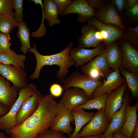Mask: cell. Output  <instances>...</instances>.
Segmentation results:
<instances>
[{"mask_svg": "<svg viewBox=\"0 0 138 138\" xmlns=\"http://www.w3.org/2000/svg\"><path fill=\"white\" fill-rule=\"evenodd\" d=\"M54 98L50 94L44 96L34 113L11 130L10 138H36L50 129L56 115L57 103Z\"/></svg>", "mask_w": 138, "mask_h": 138, "instance_id": "6da1fadb", "label": "cell"}, {"mask_svg": "<svg viewBox=\"0 0 138 138\" xmlns=\"http://www.w3.org/2000/svg\"><path fill=\"white\" fill-rule=\"evenodd\" d=\"M73 45V42H70L64 50L57 53L50 55H43L37 50L36 44L29 51L34 55L36 61V65L33 73L29 76V78L32 80L38 79L41 69L45 65H56L60 68L56 73L57 78L61 80L66 78L69 69L75 64V62L70 55V52Z\"/></svg>", "mask_w": 138, "mask_h": 138, "instance_id": "7a4b0ae2", "label": "cell"}, {"mask_svg": "<svg viewBox=\"0 0 138 138\" xmlns=\"http://www.w3.org/2000/svg\"><path fill=\"white\" fill-rule=\"evenodd\" d=\"M38 90L33 83L28 84L18 92L17 98L9 111L0 117V128L10 134L11 130L16 125L17 114L24 100L29 97L36 94Z\"/></svg>", "mask_w": 138, "mask_h": 138, "instance_id": "3957f363", "label": "cell"}, {"mask_svg": "<svg viewBox=\"0 0 138 138\" xmlns=\"http://www.w3.org/2000/svg\"><path fill=\"white\" fill-rule=\"evenodd\" d=\"M61 82L63 84L64 90L73 87L79 88L85 92L90 99L94 90L103 83L99 79L81 74L77 71L73 72L66 78L61 80Z\"/></svg>", "mask_w": 138, "mask_h": 138, "instance_id": "277c9868", "label": "cell"}, {"mask_svg": "<svg viewBox=\"0 0 138 138\" xmlns=\"http://www.w3.org/2000/svg\"><path fill=\"white\" fill-rule=\"evenodd\" d=\"M106 53L105 49L103 52L79 68L78 70H81L84 75L95 79H99L101 77L107 78L113 71L107 62Z\"/></svg>", "mask_w": 138, "mask_h": 138, "instance_id": "5b68a950", "label": "cell"}, {"mask_svg": "<svg viewBox=\"0 0 138 138\" xmlns=\"http://www.w3.org/2000/svg\"><path fill=\"white\" fill-rule=\"evenodd\" d=\"M74 122L72 111L57 103L56 115L50 129L66 133L69 137L74 131L71 123Z\"/></svg>", "mask_w": 138, "mask_h": 138, "instance_id": "8992f818", "label": "cell"}, {"mask_svg": "<svg viewBox=\"0 0 138 138\" xmlns=\"http://www.w3.org/2000/svg\"><path fill=\"white\" fill-rule=\"evenodd\" d=\"M0 74L10 81L18 91L28 84L27 74L24 68L0 62Z\"/></svg>", "mask_w": 138, "mask_h": 138, "instance_id": "52a82bcc", "label": "cell"}, {"mask_svg": "<svg viewBox=\"0 0 138 138\" xmlns=\"http://www.w3.org/2000/svg\"><path fill=\"white\" fill-rule=\"evenodd\" d=\"M109 125L104 110H98L95 113L91 120L82 128L77 138L102 134L107 130Z\"/></svg>", "mask_w": 138, "mask_h": 138, "instance_id": "ba28073f", "label": "cell"}, {"mask_svg": "<svg viewBox=\"0 0 138 138\" xmlns=\"http://www.w3.org/2000/svg\"><path fill=\"white\" fill-rule=\"evenodd\" d=\"M106 48L103 43L92 49L78 46L72 48L70 52V55L75 62V67L79 68L83 66L94 57L103 52Z\"/></svg>", "mask_w": 138, "mask_h": 138, "instance_id": "9c48e42d", "label": "cell"}, {"mask_svg": "<svg viewBox=\"0 0 138 138\" xmlns=\"http://www.w3.org/2000/svg\"><path fill=\"white\" fill-rule=\"evenodd\" d=\"M64 90L59 102L71 111L84 104L90 99L85 92L79 88L73 87Z\"/></svg>", "mask_w": 138, "mask_h": 138, "instance_id": "30bf717a", "label": "cell"}, {"mask_svg": "<svg viewBox=\"0 0 138 138\" xmlns=\"http://www.w3.org/2000/svg\"><path fill=\"white\" fill-rule=\"evenodd\" d=\"M122 53L121 67L131 72L138 73V51L125 40L120 42Z\"/></svg>", "mask_w": 138, "mask_h": 138, "instance_id": "8fae6325", "label": "cell"}, {"mask_svg": "<svg viewBox=\"0 0 138 138\" xmlns=\"http://www.w3.org/2000/svg\"><path fill=\"white\" fill-rule=\"evenodd\" d=\"M127 86L126 83L118 87L109 94L107 99L104 112L109 124L113 115L121 107L123 94Z\"/></svg>", "mask_w": 138, "mask_h": 138, "instance_id": "7c38bea8", "label": "cell"}, {"mask_svg": "<svg viewBox=\"0 0 138 138\" xmlns=\"http://www.w3.org/2000/svg\"><path fill=\"white\" fill-rule=\"evenodd\" d=\"M43 97L41 92L38 90L36 94L24 100L17 114L16 125L21 123L34 113Z\"/></svg>", "mask_w": 138, "mask_h": 138, "instance_id": "4fadbf2b", "label": "cell"}, {"mask_svg": "<svg viewBox=\"0 0 138 138\" xmlns=\"http://www.w3.org/2000/svg\"><path fill=\"white\" fill-rule=\"evenodd\" d=\"M72 13L77 14L78 21L84 23L94 17L96 12L94 8L88 4L87 0H76L73 1L61 15L64 16Z\"/></svg>", "mask_w": 138, "mask_h": 138, "instance_id": "5bb4252c", "label": "cell"}, {"mask_svg": "<svg viewBox=\"0 0 138 138\" xmlns=\"http://www.w3.org/2000/svg\"><path fill=\"white\" fill-rule=\"evenodd\" d=\"M88 23L95 26L101 32L106 47L123 37L124 31L120 28L112 25L104 24L95 17L91 18Z\"/></svg>", "mask_w": 138, "mask_h": 138, "instance_id": "9a60e30c", "label": "cell"}, {"mask_svg": "<svg viewBox=\"0 0 138 138\" xmlns=\"http://www.w3.org/2000/svg\"><path fill=\"white\" fill-rule=\"evenodd\" d=\"M106 80L94 91L91 99L106 94H110L120 86L126 83L121 76L119 69L113 71L106 78Z\"/></svg>", "mask_w": 138, "mask_h": 138, "instance_id": "2e32d148", "label": "cell"}, {"mask_svg": "<svg viewBox=\"0 0 138 138\" xmlns=\"http://www.w3.org/2000/svg\"><path fill=\"white\" fill-rule=\"evenodd\" d=\"M102 22L106 24L112 25L118 27L124 31L125 28L120 17L118 15L111 2L99 10L94 16Z\"/></svg>", "mask_w": 138, "mask_h": 138, "instance_id": "e0dca14e", "label": "cell"}, {"mask_svg": "<svg viewBox=\"0 0 138 138\" xmlns=\"http://www.w3.org/2000/svg\"><path fill=\"white\" fill-rule=\"evenodd\" d=\"M11 83L0 74V102L9 109L16 101L19 92Z\"/></svg>", "mask_w": 138, "mask_h": 138, "instance_id": "ac0fdd59", "label": "cell"}, {"mask_svg": "<svg viewBox=\"0 0 138 138\" xmlns=\"http://www.w3.org/2000/svg\"><path fill=\"white\" fill-rule=\"evenodd\" d=\"M127 96L123 97L121 107L113 115L107 130L101 135L100 138H104L107 135L119 131L125 122L126 118V108L128 103Z\"/></svg>", "mask_w": 138, "mask_h": 138, "instance_id": "d6986e66", "label": "cell"}, {"mask_svg": "<svg viewBox=\"0 0 138 138\" xmlns=\"http://www.w3.org/2000/svg\"><path fill=\"white\" fill-rule=\"evenodd\" d=\"M97 30L96 27L88 23L83 25L81 29L82 35L77 40L78 46L95 48L102 43L96 38L95 33Z\"/></svg>", "mask_w": 138, "mask_h": 138, "instance_id": "ffe728a7", "label": "cell"}, {"mask_svg": "<svg viewBox=\"0 0 138 138\" xmlns=\"http://www.w3.org/2000/svg\"><path fill=\"white\" fill-rule=\"evenodd\" d=\"M138 107L137 102L134 105L128 104L126 108V118L123 126L119 131L127 138H131L134 130L138 121L137 111Z\"/></svg>", "mask_w": 138, "mask_h": 138, "instance_id": "44dd1931", "label": "cell"}, {"mask_svg": "<svg viewBox=\"0 0 138 138\" xmlns=\"http://www.w3.org/2000/svg\"><path fill=\"white\" fill-rule=\"evenodd\" d=\"M75 125V128L70 138H77L82 128L88 123L94 116V112L86 111L82 109L74 108L72 110Z\"/></svg>", "mask_w": 138, "mask_h": 138, "instance_id": "7402d4cb", "label": "cell"}, {"mask_svg": "<svg viewBox=\"0 0 138 138\" xmlns=\"http://www.w3.org/2000/svg\"><path fill=\"white\" fill-rule=\"evenodd\" d=\"M106 59L110 67L113 71L121 67L122 51L120 46L115 42L110 44L106 49Z\"/></svg>", "mask_w": 138, "mask_h": 138, "instance_id": "603a6c76", "label": "cell"}, {"mask_svg": "<svg viewBox=\"0 0 138 138\" xmlns=\"http://www.w3.org/2000/svg\"><path fill=\"white\" fill-rule=\"evenodd\" d=\"M45 18L50 26L60 24L61 21L59 18L57 7L53 0H44L43 2Z\"/></svg>", "mask_w": 138, "mask_h": 138, "instance_id": "cb8c5ba5", "label": "cell"}, {"mask_svg": "<svg viewBox=\"0 0 138 138\" xmlns=\"http://www.w3.org/2000/svg\"><path fill=\"white\" fill-rule=\"evenodd\" d=\"M17 36L19 39L21 46L20 49L24 54H26L31 48L30 45V29L25 22L19 23Z\"/></svg>", "mask_w": 138, "mask_h": 138, "instance_id": "d4e9b609", "label": "cell"}, {"mask_svg": "<svg viewBox=\"0 0 138 138\" xmlns=\"http://www.w3.org/2000/svg\"><path fill=\"white\" fill-rule=\"evenodd\" d=\"M26 57L24 54H18L11 49L8 53H0V62L5 64H12L23 68Z\"/></svg>", "mask_w": 138, "mask_h": 138, "instance_id": "484cf974", "label": "cell"}, {"mask_svg": "<svg viewBox=\"0 0 138 138\" xmlns=\"http://www.w3.org/2000/svg\"><path fill=\"white\" fill-rule=\"evenodd\" d=\"M119 70L121 74L125 80L132 96L134 98H137L138 97V73L126 71L121 67Z\"/></svg>", "mask_w": 138, "mask_h": 138, "instance_id": "4316f807", "label": "cell"}, {"mask_svg": "<svg viewBox=\"0 0 138 138\" xmlns=\"http://www.w3.org/2000/svg\"><path fill=\"white\" fill-rule=\"evenodd\" d=\"M109 94H106L97 97L89 99L84 104L75 108L89 110L96 109L98 110H104L106 100Z\"/></svg>", "mask_w": 138, "mask_h": 138, "instance_id": "83f0119b", "label": "cell"}, {"mask_svg": "<svg viewBox=\"0 0 138 138\" xmlns=\"http://www.w3.org/2000/svg\"><path fill=\"white\" fill-rule=\"evenodd\" d=\"M19 24L14 16L8 15H0V31L5 34H9Z\"/></svg>", "mask_w": 138, "mask_h": 138, "instance_id": "f1b7e54d", "label": "cell"}, {"mask_svg": "<svg viewBox=\"0 0 138 138\" xmlns=\"http://www.w3.org/2000/svg\"><path fill=\"white\" fill-rule=\"evenodd\" d=\"M123 37L134 47L138 45V26L125 28Z\"/></svg>", "mask_w": 138, "mask_h": 138, "instance_id": "f546056e", "label": "cell"}, {"mask_svg": "<svg viewBox=\"0 0 138 138\" xmlns=\"http://www.w3.org/2000/svg\"><path fill=\"white\" fill-rule=\"evenodd\" d=\"M14 18L18 23L24 22V15L23 13V1L22 0H12Z\"/></svg>", "mask_w": 138, "mask_h": 138, "instance_id": "4dcf8cb0", "label": "cell"}, {"mask_svg": "<svg viewBox=\"0 0 138 138\" xmlns=\"http://www.w3.org/2000/svg\"><path fill=\"white\" fill-rule=\"evenodd\" d=\"M11 38L9 34H5L0 31V53H8L11 49Z\"/></svg>", "mask_w": 138, "mask_h": 138, "instance_id": "1f68e13d", "label": "cell"}, {"mask_svg": "<svg viewBox=\"0 0 138 138\" xmlns=\"http://www.w3.org/2000/svg\"><path fill=\"white\" fill-rule=\"evenodd\" d=\"M13 9L12 0H0V15H8L14 17Z\"/></svg>", "mask_w": 138, "mask_h": 138, "instance_id": "d6a6232c", "label": "cell"}, {"mask_svg": "<svg viewBox=\"0 0 138 138\" xmlns=\"http://www.w3.org/2000/svg\"><path fill=\"white\" fill-rule=\"evenodd\" d=\"M41 7L42 10V19L41 24L38 29L35 32H32L31 36L34 38H40L43 37L46 33V29L44 24V21L45 18L44 12L43 10V3L41 1L39 3Z\"/></svg>", "mask_w": 138, "mask_h": 138, "instance_id": "836d02e7", "label": "cell"}, {"mask_svg": "<svg viewBox=\"0 0 138 138\" xmlns=\"http://www.w3.org/2000/svg\"><path fill=\"white\" fill-rule=\"evenodd\" d=\"M64 133L50 129L39 135L36 138H66Z\"/></svg>", "mask_w": 138, "mask_h": 138, "instance_id": "e575fe53", "label": "cell"}, {"mask_svg": "<svg viewBox=\"0 0 138 138\" xmlns=\"http://www.w3.org/2000/svg\"><path fill=\"white\" fill-rule=\"evenodd\" d=\"M53 0L57 7L59 15H61L73 2L71 0Z\"/></svg>", "mask_w": 138, "mask_h": 138, "instance_id": "d590c367", "label": "cell"}, {"mask_svg": "<svg viewBox=\"0 0 138 138\" xmlns=\"http://www.w3.org/2000/svg\"><path fill=\"white\" fill-rule=\"evenodd\" d=\"M64 90L62 87L59 84L54 83L50 87V94L54 97H59L62 94Z\"/></svg>", "mask_w": 138, "mask_h": 138, "instance_id": "8d00e7d4", "label": "cell"}, {"mask_svg": "<svg viewBox=\"0 0 138 138\" xmlns=\"http://www.w3.org/2000/svg\"><path fill=\"white\" fill-rule=\"evenodd\" d=\"M111 2L113 4L116 11L120 14L122 13L126 7V0H112Z\"/></svg>", "mask_w": 138, "mask_h": 138, "instance_id": "74e56055", "label": "cell"}, {"mask_svg": "<svg viewBox=\"0 0 138 138\" xmlns=\"http://www.w3.org/2000/svg\"><path fill=\"white\" fill-rule=\"evenodd\" d=\"M88 4L94 8L99 9L103 7L105 5V1L103 0H88Z\"/></svg>", "mask_w": 138, "mask_h": 138, "instance_id": "f35d334b", "label": "cell"}, {"mask_svg": "<svg viewBox=\"0 0 138 138\" xmlns=\"http://www.w3.org/2000/svg\"><path fill=\"white\" fill-rule=\"evenodd\" d=\"M9 109L0 102V117L6 114L9 111Z\"/></svg>", "mask_w": 138, "mask_h": 138, "instance_id": "ab89813d", "label": "cell"}, {"mask_svg": "<svg viewBox=\"0 0 138 138\" xmlns=\"http://www.w3.org/2000/svg\"><path fill=\"white\" fill-rule=\"evenodd\" d=\"M129 12L133 16L138 17V4L132 8L128 9Z\"/></svg>", "mask_w": 138, "mask_h": 138, "instance_id": "60d3db41", "label": "cell"}, {"mask_svg": "<svg viewBox=\"0 0 138 138\" xmlns=\"http://www.w3.org/2000/svg\"><path fill=\"white\" fill-rule=\"evenodd\" d=\"M138 4V0H127L126 7L129 8H132Z\"/></svg>", "mask_w": 138, "mask_h": 138, "instance_id": "b9f144b4", "label": "cell"}, {"mask_svg": "<svg viewBox=\"0 0 138 138\" xmlns=\"http://www.w3.org/2000/svg\"><path fill=\"white\" fill-rule=\"evenodd\" d=\"M131 138H138V121L134 130Z\"/></svg>", "mask_w": 138, "mask_h": 138, "instance_id": "7bdbcfd3", "label": "cell"}, {"mask_svg": "<svg viewBox=\"0 0 138 138\" xmlns=\"http://www.w3.org/2000/svg\"><path fill=\"white\" fill-rule=\"evenodd\" d=\"M113 134L115 138H127L119 131L114 132Z\"/></svg>", "mask_w": 138, "mask_h": 138, "instance_id": "ee69618b", "label": "cell"}, {"mask_svg": "<svg viewBox=\"0 0 138 138\" xmlns=\"http://www.w3.org/2000/svg\"><path fill=\"white\" fill-rule=\"evenodd\" d=\"M100 134L97 135L93 136H88L82 137L79 138H100L101 135ZM66 138H70L68 137H67Z\"/></svg>", "mask_w": 138, "mask_h": 138, "instance_id": "f6af8a7d", "label": "cell"}, {"mask_svg": "<svg viewBox=\"0 0 138 138\" xmlns=\"http://www.w3.org/2000/svg\"><path fill=\"white\" fill-rule=\"evenodd\" d=\"M0 138H8L4 133L1 132L0 131Z\"/></svg>", "mask_w": 138, "mask_h": 138, "instance_id": "bcb514c9", "label": "cell"}, {"mask_svg": "<svg viewBox=\"0 0 138 138\" xmlns=\"http://www.w3.org/2000/svg\"><path fill=\"white\" fill-rule=\"evenodd\" d=\"M104 138H115L113 134H109Z\"/></svg>", "mask_w": 138, "mask_h": 138, "instance_id": "7dc6e473", "label": "cell"}]
</instances>
